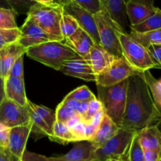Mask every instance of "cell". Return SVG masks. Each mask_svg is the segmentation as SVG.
Wrapping results in <instances>:
<instances>
[{"mask_svg": "<svg viewBox=\"0 0 161 161\" xmlns=\"http://www.w3.org/2000/svg\"><path fill=\"white\" fill-rule=\"evenodd\" d=\"M55 113H56L57 121H58V122L63 123V124H65L67 121H69V119H70L71 118L73 117V116L79 115L77 114L75 112H74L73 110L68 108L62 102H61V103H60V105L58 106Z\"/></svg>", "mask_w": 161, "mask_h": 161, "instance_id": "e575fe53", "label": "cell"}, {"mask_svg": "<svg viewBox=\"0 0 161 161\" xmlns=\"http://www.w3.org/2000/svg\"><path fill=\"white\" fill-rule=\"evenodd\" d=\"M31 1L34 2L35 3L45 5V6H53V5H54L53 0H31Z\"/></svg>", "mask_w": 161, "mask_h": 161, "instance_id": "f5cc1de1", "label": "cell"}, {"mask_svg": "<svg viewBox=\"0 0 161 161\" xmlns=\"http://www.w3.org/2000/svg\"><path fill=\"white\" fill-rule=\"evenodd\" d=\"M105 114V111H104L103 108H102L97 113H96L95 115H94V116H93L92 118H91L89 124H91V125H92L93 127H95V128H97L98 126L100 125L101 123H102V119H103Z\"/></svg>", "mask_w": 161, "mask_h": 161, "instance_id": "ee69618b", "label": "cell"}, {"mask_svg": "<svg viewBox=\"0 0 161 161\" xmlns=\"http://www.w3.org/2000/svg\"><path fill=\"white\" fill-rule=\"evenodd\" d=\"M102 108V103L97 98L93 99L92 101L89 102V106H88V109L86 111L85 116L83 117V120L85 123H89L91 118Z\"/></svg>", "mask_w": 161, "mask_h": 161, "instance_id": "f35d334b", "label": "cell"}, {"mask_svg": "<svg viewBox=\"0 0 161 161\" xmlns=\"http://www.w3.org/2000/svg\"><path fill=\"white\" fill-rule=\"evenodd\" d=\"M28 113L30 117V127L31 132H34L36 135H46L50 138L52 137V130L49 127L47 123L37 114L35 113L28 104Z\"/></svg>", "mask_w": 161, "mask_h": 161, "instance_id": "4316f807", "label": "cell"}, {"mask_svg": "<svg viewBox=\"0 0 161 161\" xmlns=\"http://www.w3.org/2000/svg\"><path fill=\"white\" fill-rule=\"evenodd\" d=\"M117 35L120 42L123 56L132 67L139 72L156 69L146 47L122 30L118 31Z\"/></svg>", "mask_w": 161, "mask_h": 161, "instance_id": "8992f818", "label": "cell"}, {"mask_svg": "<svg viewBox=\"0 0 161 161\" xmlns=\"http://www.w3.org/2000/svg\"><path fill=\"white\" fill-rule=\"evenodd\" d=\"M104 10L112 19L127 33L128 18L126 13V3L124 0H99Z\"/></svg>", "mask_w": 161, "mask_h": 161, "instance_id": "ffe728a7", "label": "cell"}, {"mask_svg": "<svg viewBox=\"0 0 161 161\" xmlns=\"http://www.w3.org/2000/svg\"><path fill=\"white\" fill-rule=\"evenodd\" d=\"M124 1H127V0H124Z\"/></svg>", "mask_w": 161, "mask_h": 161, "instance_id": "680465c9", "label": "cell"}, {"mask_svg": "<svg viewBox=\"0 0 161 161\" xmlns=\"http://www.w3.org/2000/svg\"><path fill=\"white\" fill-rule=\"evenodd\" d=\"M119 128L120 127L116 125V124L113 123L109 119V117L105 114L102 123L97 128L95 135L89 142L94 145L96 149H97L103 146L110 138H113L117 133Z\"/></svg>", "mask_w": 161, "mask_h": 161, "instance_id": "44dd1931", "label": "cell"}, {"mask_svg": "<svg viewBox=\"0 0 161 161\" xmlns=\"http://www.w3.org/2000/svg\"><path fill=\"white\" fill-rule=\"evenodd\" d=\"M105 161H122L119 160H116V159H108V160H105Z\"/></svg>", "mask_w": 161, "mask_h": 161, "instance_id": "11a10c76", "label": "cell"}, {"mask_svg": "<svg viewBox=\"0 0 161 161\" xmlns=\"http://www.w3.org/2000/svg\"><path fill=\"white\" fill-rule=\"evenodd\" d=\"M63 8L61 6H45V5L35 3L28 11L27 16L31 17L34 21L50 35L55 41L63 42L62 36L60 31V22L62 17Z\"/></svg>", "mask_w": 161, "mask_h": 161, "instance_id": "277c9868", "label": "cell"}, {"mask_svg": "<svg viewBox=\"0 0 161 161\" xmlns=\"http://www.w3.org/2000/svg\"><path fill=\"white\" fill-rule=\"evenodd\" d=\"M85 124L86 123L82 120L69 129L77 142L85 141Z\"/></svg>", "mask_w": 161, "mask_h": 161, "instance_id": "ab89813d", "label": "cell"}, {"mask_svg": "<svg viewBox=\"0 0 161 161\" xmlns=\"http://www.w3.org/2000/svg\"><path fill=\"white\" fill-rule=\"evenodd\" d=\"M130 28L131 31L138 33L148 32V31L161 29V9L157 7L155 13L149 18L138 25L130 26Z\"/></svg>", "mask_w": 161, "mask_h": 161, "instance_id": "cb8c5ba5", "label": "cell"}, {"mask_svg": "<svg viewBox=\"0 0 161 161\" xmlns=\"http://www.w3.org/2000/svg\"><path fill=\"white\" fill-rule=\"evenodd\" d=\"M25 53L28 58L60 71L64 61L80 58L63 42L50 41L29 47Z\"/></svg>", "mask_w": 161, "mask_h": 161, "instance_id": "7a4b0ae2", "label": "cell"}, {"mask_svg": "<svg viewBox=\"0 0 161 161\" xmlns=\"http://www.w3.org/2000/svg\"><path fill=\"white\" fill-rule=\"evenodd\" d=\"M146 161H161V152L153 150H144Z\"/></svg>", "mask_w": 161, "mask_h": 161, "instance_id": "f6af8a7d", "label": "cell"}, {"mask_svg": "<svg viewBox=\"0 0 161 161\" xmlns=\"http://www.w3.org/2000/svg\"><path fill=\"white\" fill-rule=\"evenodd\" d=\"M128 35L146 48L150 45H161V29L144 33L135 32L130 30Z\"/></svg>", "mask_w": 161, "mask_h": 161, "instance_id": "484cf974", "label": "cell"}, {"mask_svg": "<svg viewBox=\"0 0 161 161\" xmlns=\"http://www.w3.org/2000/svg\"><path fill=\"white\" fill-rule=\"evenodd\" d=\"M53 4L56 5V6H61V7H64V6L69 4V3L72 2V0H53Z\"/></svg>", "mask_w": 161, "mask_h": 161, "instance_id": "816d5d0a", "label": "cell"}, {"mask_svg": "<svg viewBox=\"0 0 161 161\" xmlns=\"http://www.w3.org/2000/svg\"><path fill=\"white\" fill-rule=\"evenodd\" d=\"M0 161H22L13 155L8 149L0 147Z\"/></svg>", "mask_w": 161, "mask_h": 161, "instance_id": "b9f144b4", "label": "cell"}, {"mask_svg": "<svg viewBox=\"0 0 161 161\" xmlns=\"http://www.w3.org/2000/svg\"><path fill=\"white\" fill-rule=\"evenodd\" d=\"M64 43L66 46L72 49L82 58L87 57L91 47L94 44L91 36L80 28H79L73 35L64 39Z\"/></svg>", "mask_w": 161, "mask_h": 161, "instance_id": "d6986e66", "label": "cell"}, {"mask_svg": "<svg viewBox=\"0 0 161 161\" xmlns=\"http://www.w3.org/2000/svg\"><path fill=\"white\" fill-rule=\"evenodd\" d=\"M127 161H146L144 150L139 143L138 133L134 137V139L130 145Z\"/></svg>", "mask_w": 161, "mask_h": 161, "instance_id": "d6a6232c", "label": "cell"}, {"mask_svg": "<svg viewBox=\"0 0 161 161\" xmlns=\"http://www.w3.org/2000/svg\"><path fill=\"white\" fill-rule=\"evenodd\" d=\"M19 28L20 31V37L17 42L26 50L39 44L55 41L52 36L45 32L34 20L28 16H27L25 21Z\"/></svg>", "mask_w": 161, "mask_h": 161, "instance_id": "8fae6325", "label": "cell"}, {"mask_svg": "<svg viewBox=\"0 0 161 161\" xmlns=\"http://www.w3.org/2000/svg\"><path fill=\"white\" fill-rule=\"evenodd\" d=\"M88 106H89V102H80V107H79L78 109V114L80 116H82V118L85 116L86 111L88 109Z\"/></svg>", "mask_w": 161, "mask_h": 161, "instance_id": "681fc988", "label": "cell"}, {"mask_svg": "<svg viewBox=\"0 0 161 161\" xmlns=\"http://www.w3.org/2000/svg\"><path fill=\"white\" fill-rule=\"evenodd\" d=\"M5 94L6 98L21 105L28 106V99L25 92V80L16 78L14 76L6 77L5 79Z\"/></svg>", "mask_w": 161, "mask_h": 161, "instance_id": "ac0fdd59", "label": "cell"}, {"mask_svg": "<svg viewBox=\"0 0 161 161\" xmlns=\"http://www.w3.org/2000/svg\"><path fill=\"white\" fill-rule=\"evenodd\" d=\"M161 116L141 73L128 78L127 101L121 128L138 133L151 126H157Z\"/></svg>", "mask_w": 161, "mask_h": 161, "instance_id": "6da1fadb", "label": "cell"}, {"mask_svg": "<svg viewBox=\"0 0 161 161\" xmlns=\"http://www.w3.org/2000/svg\"><path fill=\"white\" fill-rule=\"evenodd\" d=\"M6 2L17 15L28 14L31 6L35 4L31 0H6Z\"/></svg>", "mask_w": 161, "mask_h": 161, "instance_id": "836d02e7", "label": "cell"}, {"mask_svg": "<svg viewBox=\"0 0 161 161\" xmlns=\"http://www.w3.org/2000/svg\"><path fill=\"white\" fill-rule=\"evenodd\" d=\"M10 129L9 127L0 123V147L7 149Z\"/></svg>", "mask_w": 161, "mask_h": 161, "instance_id": "60d3db41", "label": "cell"}, {"mask_svg": "<svg viewBox=\"0 0 161 161\" xmlns=\"http://www.w3.org/2000/svg\"><path fill=\"white\" fill-rule=\"evenodd\" d=\"M126 13L130 25L142 23L155 13L154 0H127Z\"/></svg>", "mask_w": 161, "mask_h": 161, "instance_id": "7c38bea8", "label": "cell"}, {"mask_svg": "<svg viewBox=\"0 0 161 161\" xmlns=\"http://www.w3.org/2000/svg\"><path fill=\"white\" fill-rule=\"evenodd\" d=\"M2 8H6V9H11L9 5L6 2V0H0V9Z\"/></svg>", "mask_w": 161, "mask_h": 161, "instance_id": "db71d44e", "label": "cell"}, {"mask_svg": "<svg viewBox=\"0 0 161 161\" xmlns=\"http://www.w3.org/2000/svg\"><path fill=\"white\" fill-rule=\"evenodd\" d=\"M1 48H2V47H1Z\"/></svg>", "mask_w": 161, "mask_h": 161, "instance_id": "91938a15", "label": "cell"}, {"mask_svg": "<svg viewBox=\"0 0 161 161\" xmlns=\"http://www.w3.org/2000/svg\"><path fill=\"white\" fill-rule=\"evenodd\" d=\"M142 75L149 87L154 105L161 116V83L152 75L149 70L142 72Z\"/></svg>", "mask_w": 161, "mask_h": 161, "instance_id": "603a6c76", "label": "cell"}, {"mask_svg": "<svg viewBox=\"0 0 161 161\" xmlns=\"http://www.w3.org/2000/svg\"><path fill=\"white\" fill-rule=\"evenodd\" d=\"M78 23L71 15L63 13L61 22H60V31L63 39H65L73 35L79 29ZM64 41V40H63Z\"/></svg>", "mask_w": 161, "mask_h": 161, "instance_id": "83f0119b", "label": "cell"}, {"mask_svg": "<svg viewBox=\"0 0 161 161\" xmlns=\"http://www.w3.org/2000/svg\"><path fill=\"white\" fill-rule=\"evenodd\" d=\"M6 98L5 94V79L0 76V104Z\"/></svg>", "mask_w": 161, "mask_h": 161, "instance_id": "f907efd6", "label": "cell"}, {"mask_svg": "<svg viewBox=\"0 0 161 161\" xmlns=\"http://www.w3.org/2000/svg\"><path fill=\"white\" fill-rule=\"evenodd\" d=\"M157 127H158V128L160 129V130L161 131V122L160 123V124H158V125H157Z\"/></svg>", "mask_w": 161, "mask_h": 161, "instance_id": "9f6ffc18", "label": "cell"}, {"mask_svg": "<svg viewBox=\"0 0 161 161\" xmlns=\"http://www.w3.org/2000/svg\"><path fill=\"white\" fill-rule=\"evenodd\" d=\"M83 59L87 61L97 76L107 67H108L116 59V58L110 54L101 45L94 44L90 50L89 54Z\"/></svg>", "mask_w": 161, "mask_h": 161, "instance_id": "e0dca14e", "label": "cell"}, {"mask_svg": "<svg viewBox=\"0 0 161 161\" xmlns=\"http://www.w3.org/2000/svg\"><path fill=\"white\" fill-rule=\"evenodd\" d=\"M148 53L156 66V69H161V45H150L146 47Z\"/></svg>", "mask_w": 161, "mask_h": 161, "instance_id": "8d00e7d4", "label": "cell"}, {"mask_svg": "<svg viewBox=\"0 0 161 161\" xmlns=\"http://www.w3.org/2000/svg\"><path fill=\"white\" fill-rule=\"evenodd\" d=\"M74 146L69 153L59 157H47L49 161H98L95 159L96 148L90 142Z\"/></svg>", "mask_w": 161, "mask_h": 161, "instance_id": "9a60e30c", "label": "cell"}, {"mask_svg": "<svg viewBox=\"0 0 161 161\" xmlns=\"http://www.w3.org/2000/svg\"><path fill=\"white\" fill-rule=\"evenodd\" d=\"M26 49L18 42L9 44L0 48V76L6 79L16 60L25 53Z\"/></svg>", "mask_w": 161, "mask_h": 161, "instance_id": "2e32d148", "label": "cell"}, {"mask_svg": "<svg viewBox=\"0 0 161 161\" xmlns=\"http://www.w3.org/2000/svg\"><path fill=\"white\" fill-rule=\"evenodd\" d=\"M20 37V28L0 29V48L4 46L17 42Z\"/></svg>", "mask_w": 161, "mask_h": 161, "instance_id": "1f68e13d", "label": "cell"}, {"mask_svg": "<svg viewBox=\"0 0 161 161\" xmlns=\"http://www.w3.org/2000/svg\"><path fill=\"white\" fill-rule=\"evenodd\" d=\"M141 73L132 67L122 58H116L108 67L96 76V84L102 86H110L117 84L135 74Z\"/></svg>", "mask_w": 161, "mask_h": 161, "instance_id": "ba28073f", "label": "cell"}, {"mask_svg": "<svg viewBox=\"0 0 161 161\" xmlns=\"http://www.w3.org/2000/svg\"><path fill=\"white\" fill-rule=\"evenodd\" d=\"M28 105L31 107V109L35 112L36 113H37L46 123H47V125L49 126L51 130H53V127L54 125L55 122L57 121L56 119V113L54 111H53L52 109L47 108V107L43 106V105H39L34 104L33 102H30L28 100Z\"/></svg>", "mask_w": 161, "mask_h": 161, "instance_id": "f1b7e54d", "label": "cell"}, {"mask_svg": "<svg viewBox=\"0 0 161 161\" xmlns=\"http://www.w3.org/2000/svg\"><path fill=\"white\" fill-rule=\"evenodd\" d=\"M63 10L64 13L72 16L76 20L80 28L91 36L94 44L101 45L94 14L82 8L72 1L64 6L63 7Z\"/></svg>", "mask_w": 161, "mask_h": 161, "instance_id": "30bf717a", "label": "cell"}, {"mask_svg": "<svg viewBox=\"0 0 161 161\" xmlns=\"http://www.w3.org/2000/svg\"><path fill=\"white\" fill-rule=\"evenodd\" d=\"M62 73L87 82L96 81V75L87 61L82 58L64 61L60 69Z\"/></svg>", "mask_w": 161, "mask_h": 161, "instance_id": "4fadbf2b", "label": "cell"}, {"mask_svg": "<svg viewBox=\"0 0 161 161\" xmlns=\"http://www.w3.org/2000/svg\"><path fill=\"white\" fill-rule=\"evenodd\" d=\"M22 161H49L47 160V157L44 156L38 155V154L32 153H28L25 151L24 153Z\"/></svg>", "mask_w": 161, "mask_h": 161, "instance_id": "7bdbcfd3", "label": "cell"}, {"mask_svg": "<svg viewBox=\"0 0 161 161\" xmlns=\"http://www.w3.org/2000/svg\"><path fill=\"white\" fill-rule=\"evenodd\" d=\"M97 128L93 127L89 123H86L85 124V141H91L95 135Z\"/></svg>", "mask_w": 161, "mask_h": 161, "instance_id": "bcb514c9", "label": "cell"}, {"mask_svg": "<svg viewBox=\"0 0 161 161\" xmlns=\"http://www.w3.org/2000/svg\"><path fill=\"white\" fill-rule=\"evenodd\" d=\"M136 134L120 127L113 138L96 149V160L105 161L108 159H116L127 161L130 145Z\"/></svg>", "mask_w": 161, "mask_h": 161, "instance_id": "52a82bcc", "label": "cell"}, {"mask_svg": "<svg viewBox=\"0 0 161 161\" xmlns=\"http://www.w3.org/2000/svg\"><path fill=\"white\" fill-rule=\"evenodd\" d=\"M17 14L12 9H0V29H13L18 28L16 22Z\"/></svg>", "mask_w": 161, "mask_h": 161, "instance_id": "4dcf8cb0", "label": "cell"}, {"mask_svg": "<svg viewBox=\"0 0 161 161\" xmlns=\"http://www.w3.org/2000/svg\"><path fill=\"white\" fill-rule=\"evenodd\" d=\"M31 133L30 124L12 127L9 134L8 150L16 157L22 160L24 153L26 151L27 142Z\"/></svg>", "mask_w": 161, "mask_h": 161, "instance_id": "5bb4252c", "label": "cell"}, {"mask_svg": "<svg viewBox=\"0 0 161 161\" xmlns=\"http://www.w3.org/2000/svg\"><path fill=\"white\" fill-rule=\"evenodd\" d=\"M0 123L9 128L29 125L30 117L28 106H21L5 98L0 104Z\"/></svg>", "mask_w": 161, "mask_h": 161, "instance_id": "9c48e42d", "label": "cell"}, {"mask_svg": "<svg viewBox=\"0 0 161 161\" xmlns=\"http://www.w3.org/2000/svg\"><path fill=\"white\" fill-rule=\"evenodd\" d=\"M94 98H96L95 95L91 92V90L86 86H82L68 94L64 99H72L79 102H90Z\"/></svg>", "mask_w": 161, "mask_h": 161, "instance_id": "f546056e", "label": "cell"}, {"mask_svg": "<svg viewBox=\"0 0 161 161\" xmlns=\"http://www.w3.org/2000/svg\"><path fill=\"white\" fill-rule=\"evenodd\" d=\"M160 83H161V80H160Z\"/></svg>", "mask_w": 161, "mask_h": 161, "instance_id": "6f0895ef", "label": "cell"}, {"mask_svg": "<svg viewBox=\"0 0 161 161\" xmlns=\"http://www.w3.org/2000/svg\"><path fill=\"white\" fill-rule=\"evenodd\" d=\"M138 140L143 150L161 152V131L157 126H151L138 133Z\"/></svg>", "mask_w": 161, "mask_h": 161, "instance_id": "7402d4cb", "label": "cell"}, {"mask_svg": "<svg viewBox=\"0 0 161 161\" xmlns=\"http://www.w3.org/2000/svg\"><path fill=\"white\" fill-rule=\"evenodd\" d=\"M128 79L110 86L97 85L98 100L106 116L119 127H122L125 110Z\"/></svg>", "mask_w": 161, "mask_h": 161, "instance_id": "3957f363", "label": "cell"}, {"mask_svg": "<svg viewBox=\"0 0 161 161\" xmlns=\"http://www.w3.org/2000/svg\"><path fill=\"white\" fill-rule=\"evenodd\" d=\"M94 17L97 25L101 46L115 58H119L124 57L120 42L117 35L118 31L124 30L104 9L94 14Z\"/></svg>", "mask_w": 161, "mask_h": 161, "instance_id": "5b68a950", "label": "cell"}, {"mask_svg": "<svg viewBox=\"0 0 161 161\" xmlns=\"http://www.w3.org/2000/svg\"><path fill=\"white\" fill-rule=\"evenodd\" d=\"M72 1L93 14H97L99 11L103 9L99 0H72Z\"/></svg>", "mask_w": 161, "mask_h": 161, "instance_id": "d590c367", "label": "cell"}, {"mask_svg": "<svg viewBox=\"0 0 161 161\" xmlns=\"http://www.w3.org/2000/svg\"><path fill=\"white\" fill-rule=\"evenodd\" d=\"M50 139L62 145H66L69 142H77L69 128H68L64 124L58 121H56L53 125L52 137Z\"/></svg>", "mask_w": 161, "mask_h": 161, "instance_id": "d4e9b609", "label": "cell"}, {"mask_svg": "<svg viewBox=\"0 0 161 161\" xmlns=\"http://www.w3.org/2000/svg\"><path fill=\"white\" fill-rule=\"evenodd\" d=\"M9 75L25 80V76H24V55L19 57L16 60L15 62L11 67L10 71L9 72Z\"/></svg>", "mask_w": 161, "mask_h": 161, "instance_id": "74e56055", "label": "cell"}, {"mask_svg": "<svg viewBox=\"0 0 161 161\" xmlns=\"http://www.w3.org/2000/svg\"><path fill=\"white\" fill-rule=\"evenodd\" d=\"M62 102L68 107V108L73 110L74 112H75V113L78 114V109H79V107H80V102H77V101L75 100H72V99H69V100L64 99V100L62 101Z\"/></svg>", "mask_w": 161, "mask_h": 161, "instance_id": "7dc6e473", "label": "cell"}, {"mask_svg": "<svg viewBox=\"0 0 161 161\" xmlns=\"http://www.w3.org/2000/svg\"><path fill=\"white\" fill-rule=\"evenodd\" d=\"M82 120H83V118H82V116H80V115H76V116H73L72 118H71V119H69V121H67V122H66L64 124H65L66 127H67L68 128L70 129L71 127H72L73 126H75V124H77L78 123H80V121H82Z\"/></svg>", "mask_w": 161, "mask_h": 161, "instance_id": "c3c4849f", "label": "cell"}]
</instances>
